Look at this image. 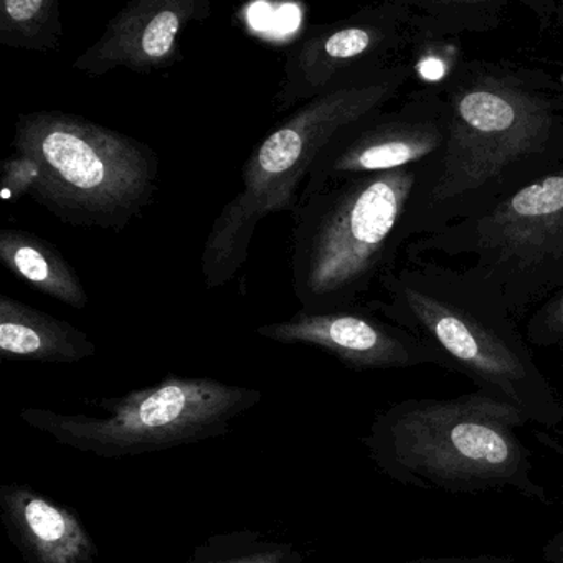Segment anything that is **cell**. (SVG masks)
Returning <instances> with one entry per match:
<instances>
[{
  "mask_svg": "<svg viewBox=\"0 0 563 563\" xmlns=\"http://www.w3.org/2000/svg\"><path fill=\"white\" fill-rule=\"evenodd\" d=\"M0 517L25 563H98V547L70 507L27 484L0 486Z\"/></svg>",
  "mask_w": 563,
  "mask_h": 563,
  "instance_id": "4fadbf2b",
  "label": "cell"
},
{
  "mask_svg": "<svg viewBox=\"0 0 563 563\" xmlns=\"http://www.w3.org/2000/svg\"><path fill=\"white\" fill-rule=\"evenodd\" d=\"M526 339L539 349H559L563 344V289L530 312Z\"/></svg>",
  "mask_w": 563,
  "mask_h": 563,
  "instance_id": "d6986e66",
  "label": "cell"
},
{
  "mask_svg": "<svg viewBox=\"0 0 563 563\" xmlns=\"http://www.w3.org/2000/svg\"><path fill=\"white\" fill-rule=\"evenodd\" d=\"M262 398L256 388L169 374L151 387L91 401L100 417L22 408L19 418L64 446L118 460L222 437Z\"/></svg>",
  "mask_w": 563,
  "mask_h": 563,
  "instance_id": "52a82bcc",
  "label": "cell"
},
{
  "mask_svg": "<svg viewBox=\"0 0 563 563\" xmlns=\"http://www.w3.org/2000/svg\"><path fill=\"white\" fill-rule=\"evenodd\" d=\"M364 308L430 342L451 372L516 408L527 423L556 430L563 398L533 357L499 291L464 268L405 260L382 276Z\"/></svg>",
  "mask_w": 563,
  "mask_h": 563,
  "instance_id": "7a4b0ae2",
  "label": "cell"
},
{
  "mask_svg": "<svg viewBox=\"0 0 563 563\" xmlns=\"http://www.w3.org/2000/svg\"><path fill=\"white\" fill-rule=\"evenodd\" d=\"M256 334L279 344H305L334 355L352 371H397L437 365L446 358L430 342L368 311L308 312L299 309L288 321L260 325Z\"/></svg>",
  "mask_w": 563,
  "mask_h": 563,
  "instance_id": "8fae6325",
  "label": "cell"
},
{
  "mask_svg": "<svg viewBox=\"0 0 563 563\" xmlns=\"http://www.w3.org/2000/svg\"><path fill=\"white\" fill-rule=\"evenodd\" d=\"M58 0H4L0 2V45L18 51L54 52L60 47Z\"/></svg>",
  "mask_w": 563,
  "mask_h": 563,
  "instance_id": "e0dca14e",
  "label": "cell"
},
{
  "mask_svg": "<svg viewBox=\"0 0 563 563\" xmlns=\"http://www.w3.org/2000/svg\"><path fill=\"white\" fill-rule=\"evenodd\" d=\"M543 559L549 563H563V527L545 547H543Z\"/></svg>",
  "mask_w": 563,
  "mask_h": 563,
  "instance_id": "7402d4cb",
  "label": "cell"
},
{
  "mask_svg": "<svg viewBox=\"0 0 563 563\" xmlns=\"http://www.w3.org/2000/svg\"><path fill=\"white\" fill-rule=\"evenodd\" d=\"M0 260L37 291L75 309L88 306V295L70 263L41 236L22 230L0 232Z\"/></svg>",
  "mask_w": 563,
  "mask_h": 563,
  "instance_id": "9a60e30c",
  "label": "cell"
},
{
  "mask_svg": "<svg viewBox=\"0 0 563 563\" xmlns=\"http://www.w3.org/2000/svg\"><path fill=\"white\" fill-rule=\"evenodd\" d=\"M400 563H516L507 556L477 555V556H421V559L407 560Z\"/></svg>",
  "mask_w": 563,
  "mask_h": 563,
  "instance_id": "44dd1931",
  "label": "cell"
},
{
  "mask_svg": "<svg viewBox=\"0 0 563 563\" xmlns=\"http://www.w3.org/2000/svg\"><path fill=\"white\" fill-rule=\"evenodd\" d=\"M559 351L562 352V355H563V344L560 345Z\"/></svg>",
  "mask_w": 563,
  "mask_h": 563,
  "instance_id": "603a6c76",
  "label": "cell"
},
{
  "mask_svg": "<svg viewBox=\"0 0 563 563\" xmlns=\"http://www.w3.org/2000/svg\"><path fill=\"white\" fill-rule=\"evenodd\" d=\"M210 15V0H134L108 22L74 68L93 78L120 68L143 75L163 70L183 58L179 37L187 25Z\"/></svg>",
  "mask_w": 563,
  "mask_h": 563,
  "instance_id": "7c38bea8",
  "label": "cell"
},
{
  "mask_svg": "<svg viewBox=\"0 0 563 563\" xmlns=\"http://www.w3.org/2000/svg\"><path fill=\"white\" fill-rule=\"evenodd\" d=\"M522 4L539 19L540 27L555 35L563 47V0H523Z\"/></svg>",
  "mask_w": 563,
  "mask_h": 563,
  "instance_id": "ffe728a7",
  "label": "cell"
},
{
  "mask_svg": "<svg viewBox=\"0 0 563 563\" xmlns=\"http://www.w3.org/2000/svg\"><path fill=\"white\" fill-rule=\"evenodd\" d=\"M448 136V108L440 87L407 95L342 130L311 167L299 199L339 180L404 169L437 159Z\"/></svg>",
  "mask_w": 563,
  "mask_h": 563,
  "instance_id": "30bf717a",
  "label": "cell"
},
{
  "mask_svg": "<svg viewBox=\"0 0 563 563\" xmlns=\"http://www.w3.org/2000/svg\"><path fill=\"white\" fill-rule=\"evenodd\" d=\"M410 0H385L342 21L314 25L286 52L276 113L400 64L411 47Z\"/></svg>",
  "mask_w": 563,
  "mask_h": 563,
  "instance_id": "9c48e42d",
  "label": "cell"
},
{
  "mask_svg": "<svg viewBox=\"0 0 563 563\" xmlns=\"http://www.w3.org/2000/svg\"><path fill=\"white\" fill-rule=\"evenodd\" d=\"M411 47H428L503 24L509 0H410Z\"/></svg>",
  "mask_w": 563,
  "mask_h": 563,
  "instance_id": "2e32d148",
  "label": "cell"
},
{
  "mask_svg": "<svg viewBox=\"0 0 563 563\" xmlns=\"http://www.w3.org/2000/svg\"><path fill=\"white\" fill-rule=\"evenodd\" d=\"M95 354V342L70 322L0 296V355L4 361L77 364Z\"/></svg>",
  "mask_w": 563,
  "mask_h": 563,
  "instance_id": "5bb4252c",
  "label": "cell"
},
{
  "mask_svg": "<svg viewBox=\"0 0 563 563\" xmlns=\"http://www.w3.org/2000/svg\"><path fill=\"white\" fill-rule=\"evenodd\" d=\"M424 164L339 180L292 210L291 285L302 311L361 308L408 245Z\"/></svg>",
  "mask_w": 563,
  "mask_h": 563,
  "instance_id": "5b68a950",
  "label": "cell"
},
{
  "mask_svg": "<svg viewBox=\"0 0 563 563\" xmlns=\"http://www.w3.org/2000/svg\"><path fill=\"white\" fill-rule=\"evenodd\" d=\"M4 186L68 225L126 229L154 200L159 157L147 144L60 111L21 114Z\"/></svg>",
  "mask_w": 563,
  "mask_h": 563,
  "instance_id": "277c9868",
  "label": "cell"
},
{
  "mask_svg": "<svg viewBox=\"0 0 563 563\" xmlns=\"http://www.w3.org/2000/svg\"><path fill=\"white\" fill-rule=\"evenodd\" d=\"M407 60L301 104L250 154L242 189L213 220L202 253L207 289L232 282L250 256L256 227L266 217L292 212L311 167L351 124L388 107L410 84Z\"/></svg>",
  "mask_w": 563,
  "mask_h": 563,
  "instance_id": "8992f818",
  "label": "cell"
},
{
  "mask_svg": "<svg viewBox=\"0 0 563 563\" xmlns=\"http://www.w3.org/2000/svg\"><path fill=\"white\" fill-rule=\"evenodd\" d=\"M448 136L424 164L407 220L408 243L489 212L563 170V80L516 60L457 62L438 84Z\"/></svg>",
  "mask_w": 563,
  "mask_h": 563,
  "instance_id": "6da1fadb",
  "label": "cell"
},
{
  "mask_svg": "<svg viewBox=\"0 0 563 563\" xmlns=\"http://www.w3.org/2000/svg\"><path fill=\"white\" fill-rule=\"evenodd\" d=\"M295 543L272 540L256 530L213 533L194 549L187 563H306Z\"/></svg>",
  "mask_w": 563,
  "mask_h": 563,
  "instance_id": "ac0fdd59",
  "label": "cell"
},
{
  "mask_svg": "<svg viewBox=\"0 0 563 563\" xmlns=\"http://www.w3.org/2000/svg\"><path fill=\"white\" fill-rule=\"evenodd\" d=\"M404 255L467 256L466 268L499 291L519 319L563 289V170L517 190L489 212L415 239Z\"/></svg>",
  "mask_w": 563,
  "mask_h": 563,
  "instance_id": "ba28073f",
  "label": "cell"
},
{
  "mask_svg": "<svg viewBox=\"0 0 563 563\" xmlns=\"http://www.w3.org/2000/svg\"><path fill=\"white\" fill-rule=\"evenodd\" d=\"M516 408L474 390L454 398H408L378 411L364 438L388 479L423 490L477 494L510 489L549 504Z\"/></svg>",
  "mask_w": 563,
  "mask_h": 563,
  "instance_id": "3957f363",
  "label": "cell"
}]
</instances>
